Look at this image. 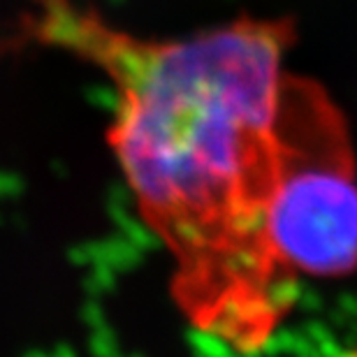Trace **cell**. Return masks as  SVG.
I'll list each match as a JSON object with an SVG mask.
<instances>
[{
  "mask_svg": "<svg viewBox=\"0 0 357 357\" xmlns=\"http://www.w3.org/2000/svg\"><path fill=\"white\" fill-rule=\"evenodd\" d=\"M292 35L290 21L239 17L151 38L86 0H26L14 35L109 84L105 137L142 225L172 260L174 304L237 351L258 348L281 318L283 292L258 253V213L323 100L285 68Z\"/></svg>",
  "mask_w": 357,
  "mask_h": 357,
  "instance_id": "obj_1",
  "label": "cell"
},
{
  "mask_svg": "<svg viewBox=\"0 0 357 357\" xmlns=\"http://www.w3.org/2000/svg\"><path fill=\"white\" fill-rule=\"evenodd\" d=\"M258 253L278 288L357 267V178L325 100L271 178L258 213Z\"/></svg>",
  "mask_w": 357,
  "mask_h": 357,
  "instance_id": "obj_2",
  "label": "cell"
},
{
  "mask_svg": "<svg viewBox=\"0 0 357 357\" xmlns=\"http://www.w3.org/2000/svg\"><path fill=\"white\" fill-rule=\"evenodd\" d=\"M339 357H357V348H355V351H348L344 355H339Z\"/></svg>",
  "mask_w": 357,
  "mask_h": 357,
  "instance_id": "obj_3",
  "label": "cell"
}]
</instances>
